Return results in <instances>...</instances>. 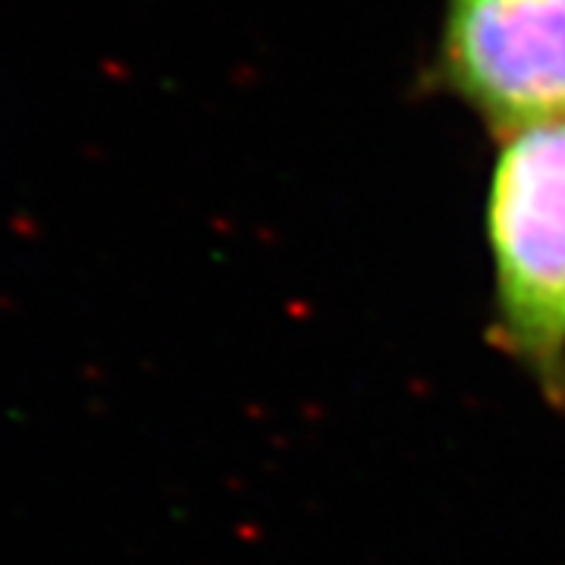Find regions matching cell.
Listing matches in <instances>:
<instances>
[{
  "label": "cell",
  "mask_w": 565,
  "mask_h": 565,
  "mask_svg": "<svg viewBox=\"0 0 565 565\" xmlns=\"http://www.w3.org/2000/svg\"><path fill=\"white\" fill-rule=\"evenodd\" d=\"M490 245L503 345L565 408V120L503 136Z\"/></svg>",
  "instance_id": "1"
},
{
  "label": "cell",
  "mask_w": 565,
  "mask_h": 565,
  "mask_svg": "<svg viewBox=\"0 0 565 565\" xmlns=\"http://www.w3.org/2000/svg\"><path fill=\"white\" fill-rule=\"evenodd\" d=\"M440 76L500 136L565 120V0H449Z\"/></svg>",
  "instance_id": "2"
}]
</instances>
